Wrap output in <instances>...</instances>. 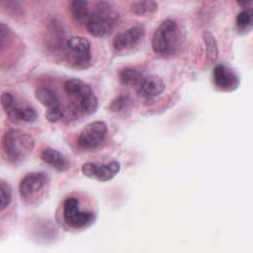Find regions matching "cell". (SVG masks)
I'll return each mask as SVG.
<instances>
[{
	"label": "cell",
	"instance_id": "obj_1",
	"mask_svg": "<svg viewBox=\"0 0 253 253\" xmlns=\"http://www.w3.org/2000/svg\"><path fill=\"white\" fill-rule=\"evenodd\" d=\"M95 218L92 209L84 207L76 197H68L62 203L58 221L69 231H80L90 226Z\"/></svg>",
	"mask_w": 253,
	"mask_h": 253
},
{
	"label": "cell",
	"instance_id": "obj_2",
	"mask_svg": "<svg viewBox=\"0 0 253 253\" xmlns=\"http://www.w3.org/2000/svg\"><path fill=\"white\" fill-rule=\"evenodd\" d=\"M119 23V14L106 2H97L91 8L85 21L87 32L96 38L110 35Z\"/></svg>",
	"mask_w": 253,
	"mask_h": 253
},
{
	"label": "cell",
	"instance_id": "obj_3",
	"mask_svg": "<svg viewBox=\"0 0 253 253\" xmlns=\"http://www.w3.org/2000/svg\"><path fill=\"white\" fill-rule=\"evenodd\" d=\"M182 40V30L177 22L172 19H167L155 30L151 46L157 55L170 56L178 50Z\"/></svg>",
	"mask_w": 253,
	"mask_h": 253
},
{
	"label": "cell",
	"instance_id": "obj_4",
	"mask_svg": "<svg viewBox=\"0 0 253 253\" xmlns=\"http://www.w3.org/2000/svg\"><path fill=\"white\" fill-rule=\"evenodd\" d=\"M35 145L34 137L19 129H9L1 137V151L10 163L23 161L33 150Z\"/></svg>",
	"mask_w": 253,
	"mask_h": 253
},
{
	"label": "cell",
	"instance_id": "obj_5",
	"mask_svg": "<svg viewBox=\"0 0 253 253\" xmlns=\"http://www.w3.org/2000/svg\"><path fill=\"white\" fill-rule=\"evenodd\" d=\"M63 88L71 103H74L80 112L90 115L97 110L98 100L90 86L85 82L76 78L69 79L64 82Z\"/></svg>",
	"mask_w": 253,
	"mask_h": 253
},
{
	"label": "cell",
	"instance_id": "obj_6",
	"mask_svg": "<svg viewBox=\"0 0 253 253\" xmlns=\"http://www.w3.org/2000/svg\"><path fill=\"white\" fill-rule=\"evenodd\" d=\"M0 102L6 116L14 124H30L38 119L37 111L32 106L21 102L12 93H3L0 97Z\"/></svg>",
	"mask_w": 253,
	"mask_h": 253
},
{
	"label": "cell",
	"instance_id": "obj_7",
	"mask_svg": "<svg viewBox=\"0 0 253 253\" xmlns=\"http://www.w3.org/2000/svg\"><path fill=\"white\" fill-rule=\"evenodd\" d=\"M65 58L67 63L76 69L89 67L92 60L90 42L84 37H71L67 41Z\"/></svg>",
	"mask_w": 253,
	"mask_h": 253
},
{
	"label": "cell",
	"instance_id": "obj_8",
	"mask_svg": "<svg viewBox=\"0 0 253 253\" xmlns=\"http://www.w3.org/2000/svg\"><path fill=\"white\" fill-rule=\"evenodd\" d=\"M47 175L44 172H32L27 174L20 182L19 192L26 204H37L43 196L47 185Z\"/></svg>",
	"mask_w": 253,
	"mask_h": 253
},
{
	"label": "cell",
	"instance_id": "obj_9",
	"mask_svg": "<svg viewBox=\"0 0 253 253\" xmlns=\"http://www.w3.org/2000/svg\"><path fill=\"white\" fill-rule=\"evenodd\" d=\"M108 133L107 125L102 121L88 124L80 132L77 143L82 149H94L103 144Z\"/></svg>",
	"mask_w": 253,
	"mask_h": 253
},
{
	"label": "cell",
	"instance_id": "obj_10",
	"mask_svg": "<svg viewBox=\"0 0 253 253\" xmlns=\"http://www.w3.org/2000/svg\"><path fill=\"white\" fill-rule=\"evenodd\" d=\"M121 165L117 160H112L106 164L97 163H85L83 164L81 171L82 174L90 179H94L100 182H107L113 179L120 171Z\"/></svg>",
	"mask_w": 253,
	"mask_h": 253
},
{
	"label": "cell",
	"instance_id": "obj_11",
	"mask_svg": "<svg viewBox=\"0 0 253 253\" xmlns=\"http://www.w3.org/2000/svg\"><path fill=\"white\" fill-rule=\"evenodd\" d=\"M212 82L215 88L223 92H231L238 87L236 72L225 64H217L212 70Z\"/></svg>",
	"mask_w": 253,
	"mask_h": 253
},
{
	"label": "cell",
	"instance_id": "obj_12",
	"mask_svg": "<svg viewBox=\"0 0 253 253\" xmlns=\"http://www.w3.org/2000/svg\"><path fill=\"white\" fill-rule=\"evenodd\" d=\"M144 37L142 27L134 26L120 34H117L113 40V46L118 51L126 50L136 46Z\"/></svg>",
	"mask_w": 253,
	"mask_h": 253
},
{
	"label": "cell",
	"instance_id": "obj_13",
	"mask_svg": "<svg viewBox=\"0 0 253 253\" xmlns=\"http://www.w3.org/2000/svg\"><path fill=\"white\" fill-rule=\"evenodd\" d=\"M40 157L44 163L51 166L58 172H64L70 168V162L68 159L56 149L46 148L41 152Z\"/></svg>",
	"mask_w": 253,
	"mask_h": 253
},
{
	"label": "cell",
	"instance_id": "obj_14",
	"mask_svg": "<svg viewBox=\"0 0 253 253\" xmlns=\"http://www.w3.org/2000/svg\"><path fill=\"white\" fill-rule=\"evenodd\" d=\"M165 90V84L163 80L156 76L150 75L144 77L139 85V94L144 97H156L162 94Z\"/></svg>",
	"mask_w": 253,
	"mask_h": 253
},
{
	"label": "cell",
	"instance_id": "obj_15",
	"mask_svg": "<svg viewBox=\"0 0 253 253\" xmlns=\"http://www.w3.org/2000/svg\"><path fill=\"white\" fill-rule=\"evenodd\" d=\"M35 96L46 108V111L62 108L56 92L50 88L38 87L35 91Z\"/></svg>",
	"mask_w": 253,
	"mask_h": 253
},
{
	"label": "cell",
	"instance_id": "obj_16",
	"mask_svg": "<svg viewBox=\"0 0 253 253\" xmlns=\"http://www.w3.org/2000/svg\"><path fill=\"white\" fill-rule=\"evenodd\" d=\"M143 78L144 77L141 72L130 67L124 68L119 72V79L121 83L126 86H139Z\"/></svg>",
	"mask_w": 253,
	"mask_h": 253
},
{
	"label": "cell",
	"instance_id": "obj_17",
	"mask_svg": "<svg viewBox=\"0 0 253 253\" xmlns=\"http://www.w3.org/2000/svg\"><path fill=\"white\" fill-rule=\"evenodd\" d=\"M130 12L137 16L151 15L158 9V4L151 0H140L134 1L130 4Z\"/></svg>",
	"mask_w": 253,
	"mask_h": 253
},
{
	"label": "cell",
	"instance_id": "obj_18",
	"mask_svg": "<svg viewBox=\"0 0 253 253\" xmlns=\"http://www.w3.org/2000/svg\"><path fill=\"white\" fill-rule=\"evenodd\" d=\"M203 41L206 45V52H207V62L208 63H213L218 56V46L216 43V41L213 37V35L211 32H204L203 35Z\"/></svg>",
	"mask_w": 253,
	"mask_h": 253
},
{
	"label": "cell",
	"instance_id": "obj_19",
	"mask_svg": "<svg viewBox=\"0 0 253 253\" xmlns=\"http://www.w3.org/2000/svg\"><path fill=\"white\" fill-rule=\"evenodd\" d=\"M71 14L73 18L80 24H84L88 15V10H89V3L86 1H81V0H76L71 3Z\"/></svg>",
	"mask_w": 253,
	"mask_h": 253
},
{
	"label": "cell",
	"instance_id": "obj_20",
	"mask_svg": "<svg viewBox=\"0 0 253 253\" xmlns=\"http://www.w3.org/2000/svg\"><path fill=\"white\" fill-rule=\"evenodd\" d=\"M235 27L239 33H247L251 30L252 14L249 10H242L236 15Z\"/></svg>",
	"mask_w": 253,
	"mask_h": 253
},
{
	"label": "cell",
	"instance_id": "obj_21",
	"mask_svg": "<svg viewBox=\"0 0 253 253\" xmlns=\"http://www.w3.org/2000/svg\"><path fill=\"white\" fill-rule=\"evenodd\" d=\"M12 202V192L10 187L4 183L0 182V212L6 211Z\"/></svg>",
	"mask_w": 253,
	"mask_h": 253
},
{
	"label": "cell",
	"instance_id": "obj_22",
	"mask_svg": "<svg viewBox=\"0 0 253 253\" xmlns=\"http://www.w3.org/2000/svg\"><path fill=\"white\" fill-rule=\"evenodd\" d=\"M132 104L131 99L128 96H118L111 104H110V110L112 112H122L124 110H126L128 107H130Z\"/></svg>",
	"mask_w": 253,
	"mask_h": 253
},
{
	"label": "cell",
	"instance_id": "obj_23",
	"mask_svg": "<svg viewBox=\"0 0 253 253\" xmlns=\"http://www.w3.org/2000/svg\"><path fill=\"white\" fill-rule=\"evenodd\" d=\"M11 41L12 31L6 24L0 22V51L4 50V48H6L9 45Z\"/></svg>",
	"mask_w": 253,
	"mask_h": 253
}]
</instances>
